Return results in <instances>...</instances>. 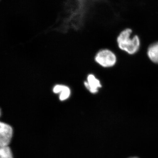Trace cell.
<instances>
[{
  "mask_svg": "<svg viewBox=\"0 0 158 158\" xmlns=\"http://www.w3.org/2000/svg\"><path fill=\"white\" fill-rule=\"evenodd\" d=\"M132 32L131 29H125L120 33L117 40L118 47L131 55L137 52L140 46V40L138 36L131 37Z\"/></svg>",
  "mask_w": 158,
  "mask_h": 158,
  "instance_id": "cell-1",
  "label": "cell"
},
{
  "mask_svg": "<svg viewBox=\"0 0 158 158\" xmlns=\"http://www.w3.org/2000/svg\"><path fill=\"white\" fill-rule=\"evenodd\" d=\"M95 61L104 67H112L116 64V57L113 52L107 49L99 52L95 58Z\"/></svg>",
  "mask_w": 158,
  "mask_h": 158,
  "instance_id": "cell-2",
  "label": "cell"
},
{
  "mask_svg": "<svg viewBox=\"0 0 158 158\" xmlns=\"http://www.w3.org/2000/svg\"><path fill=\"white\" fill-rule=\"evenodd\" d=\"M13 135V129L9 124L0 121V146H9Z\"/></svg>",
  "mask_w": 158,
  "mask_h": 158,
  "instance_id": "cell-3",
  "label": "cell"
},
{
  "mask_svg": "<svg viewBox=\"0 0 158 158\" xmlns=\"http://www.w3.org/2000/svg\"><path fill=\"white\" fill-rule=\"evenodd\" d=\"M84 85L85 88L92 94L97 93L98 88L102 87L99 80L97 79L93 74H89L87 77V81H85Z\"/></svg>",
  "mask_w": 158,
  "mask_h": 158,
  "instance_id": "cell-4",
  "label": "cell"
},
{
  "mask_svg": "<svg viewBox=\"0 0 158 158\" xmlns=\"http://www.w3.org/2000/svg\"><path fill=\"white\" fill-rule=\"evenodd\" d=\"M53 91L55 94L60 93L59 99L61 101L67 99L70 97L71 94L70 88L64 85H56L54 87Z\"/></svg>",
  "mask_w": 158,
  "mask_h": 158,
  "instance_id": "cell-5",
  "label": "cell"
},
{
  "mask_svg": "<svg viewBox=\"0 0 158 158\" xmlns=\"http://www.w3.org/2000/svg\"><path fill=\"white\" fill-rule=\"evenodd\" d=\"M148 55L152 62L158 63V42L150 46L148 50Z\"/></svg>",
  "mask_w": 158,
  "mask_h": 158,
  "instance_id": "cell-6",
  "label": "cell"
},
{
  "mask_svg": "<svg viewBox=\"0 0 158 158\" xmlns=\"http://www.w3.org/2000/svg\"><path fill=\"white\" fill-rule=\"evenodd\" d=\"M0 158H13L11 149L9 146H0Z\"/></svg>",
  "mask_w": 158,
  "mask_h": 158,
  "instance_id": "cell-7",
  "label": "cell"
},
{
  "mask_svg": "<svg viewBox=\"0 0 158 158\" xmlns=\"http://www.w3.org/2000/svg\"><path fill=\"white\" fill-rule=\"evenodd\" d=\"M1 115H2V111H1V109H0V117H1Z\"/></svg>",
  "mask_w": 158,
  "mask_h": 158,
  "instance_id": "cell-8",
  "label": "cell"
},
{
  "mask_svg": "<svg viewBox=\"0 0 158 158\" xmlns=\"http://www.w3.org/2000/svg\"><path fill=\"white\" fill-rule=\"evenodd\" d=\"M128 158H138V157H130Z\"/></svg>",
  "mask_w": 158,
  "mask_h": 158,
  "instance_id": "cell-9",
  "label": "cell"
}]
</instances>
